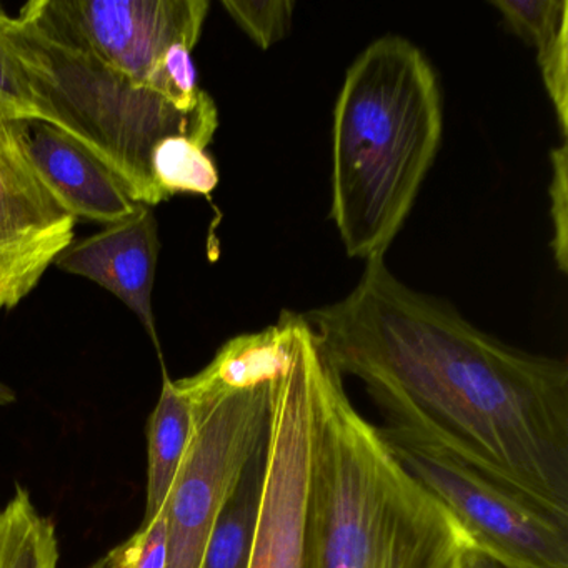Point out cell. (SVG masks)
Returning a JSON list of instances; mask_svg holds the SVG:
<instances>
[{"label":"cell","instance_id":"14","mask_svg":"<svg viewBox=\"0 0 568 568\" xmlns=\"http://www.w3.org/2000/svg\"><path fill=\"white\" fill-rule=\"evenodd\" d=\"M264 468L265 445L251 458L227 504L222 508L199 568H247L264 484Z\"/></svg>","mask_w":568,"mask_h":568},{"label":"cell","instance_id":"3","mask_svg":"<svg viewBox=\"0 0 568 568\" xmlns=\"http://www.w3.org/2000/svg\"><path fill=\"white\" fill-rule=\"evenodd\" d=\"M318 568H464L454 515L394 457L325 362L314 457Z\"/></svg>","mask_w":568,"mask_h":568},{"label":"cell","instance_id":"5","mask_svg":"<svg viewBox=\"0 0 568 568\" xmlns=\"http://www.w3.org/2000/svg\"><path fill=\"white\" fill-rule=\"evenodd\" d=\"M325 357L304 314L294 355L272 384L264 484L247 568H318L314 457Z\"/></svg>","mask_w":568,"mask_h":568},{"label":"cell","instance_id":"16","mask_svg":"<svg viewBox=\"0 0 568 568\" xmlns=\"http://www.w3.org/2000/svg\"><path fill=\"white\" fill-rule=\"evenodd\" d=\"M152 178L165 197L175 194L211 195L219 171L207 148L185 135L162 139L152 152Z\"/></svg>","mask_w":568,"mask_h":568},{"label":"cell","instance_id":"19","mask_svg":"<svg viewBox=\"0 0 568 568\" xmlns=\"http://www.w3.org/2000/svg\"><path fill=\"white\" fill-rule=\"evenodd\" d=\"M222 8L261 49H268L291 31L294 0H224Z\"/></svg>","mask_w":568,"mask_h":568},{"label":"cell","instance_id":"7","mask_svg":"<svg viewBox=\"0 0 568 568\" xmlns=\"http://www.w3.org/2000/svg\"><path fill=\"white\" fill-rule=\"evenodd\" d=\"M272 384L204 407H192L194 435L164 505L165 568L201 567L205 545L222 508L251 458L267 440Z\"/></svg>","mask_w":568,"mask_h":568},{"label":"cell","instance_id":"11","mask_svg":"<svg viewBox=\"0 0 568 568\" xmlns=\"http://www.w3.org/2000/svg\"><path fill=\"white\" fill-rule=\"evenodd\" d=\"M26 152L41 181L75 219L114 224L138 209L114 172L48 122L22 124Z\"/></svg>","mask_w":568,"mask_h":568},{"label":"cell","instance_id":"12","mask_svg":"<svg viewBox=\"0 0 568 568\" xmlns=\"http://www.w3.org/2000/svg\"><path fill=\"white\" fill-rule=\"evenodd\" d=\"M297 318L298 314L284 311L277 324L231 338L207 367L174 381L175 387L195 408L272 384L291 365Z\"/></svg>","mask_w":568,"mask_h":568},{"label":"cell","instance_id":"13","mask_svg":"<svg viewBox=\"0 0 568 568\" xmlns=\"http://www.w3.org/2000/svg\"><path fill=\"white\" fill-rule=\"evenodd\" d=\"M194 427L195 415L191 402L164 372L161 397L149 418L148 494L142 524H149L164 508L187 455Z\"/></svg>","mask_w":568,"mask_h":568},{"label":"cell","instance_id":"8","mask_svg":"<svg viewBox=\"0 0 568 568\" xmlns=\"http://www.w3.org/2000/svg\"><path fill=\"white\" fill-rule=\"evenodd\" d=\"M209 9L207 0H32L22 11L59 41L151 88L174 45L195 49Z\"/></svg>","mask_w":568,"mask_h":568},{"label":"cell","instance_id":"17","mask_svg":"<svg viewBox=\"0 0 568 568\" xmlns=\"http://www.w3.org/2000/svg\"><path fill=\"white\" fill-rule=\"evenodd\" d=\"M505 24L537 52L568 32L567 0H491Z\"/></svg>","mask_w":568,"mask_h":568},{"label":"cell","instance_id":"22","mask_svg":"<svg viewBox=\"0 0 568 568\" xmlns=\"http://www.w3.org/2000/svg\"><path fill=\"white\" fill-rule=\"evenodd\" d=\"M464 568H504L497 561L491 560L487 555L480 554V551L468 548L465 551Z\"/></svg>","mask_w":568,"mask_h":568},{"label":"cell","instance_id":"4","mask_svg":"<svg viewBox=\"0 0 568 568\" xmlns=\"http://www.w3.org/2000/svg\"><path fill=\"white\" fill-rule=\"evenodd\" d=\"M4 31L48 124L65 132L114 172L132 201H169L152 178V152L172 135L209 148L219 128L217 105L181 111L154 89L115 74L45 31L24 11L8 12Z\"/></svg>","mask_w":568,"mask_h":568},{"label":"cell","instance_id":"15","mask_svg":"<svg viewBox=\"0 0 568 568\" xmlns=\"http://www.w3.org/2000/svg\"><path fill=\"white\" fill-rule=\"evenodd\" d=\"M58 565L54 521L42 515L29 490L18 485L14 497L0 508V568H58Z\"/></svg>","mask_w":568,"mask_h":568},{"label":"cell","instance_id":"10","mask_svg":"<svg viewBox=\"0 0 568 568\" xmlns=\"http://www.w3.org/2000/svg\"><path fill=\"white\" fill-rule=\"evenodd\" d=\"M161 241L154 211L139 204L129 217L74 241L55 261L68 274L89 278L124 302L161 348L155 328L152 292Z\"/></svg>","mask_w":568,"mask_h":568},{"label":"cell","instance_id":"1","mask_svg":"<svg viewBox=\"0 0 568 568\" xmlns=\"http://www.w3.org/2000/svg\"><path fill=\"white\" fill-rule=\"evenodd\" d=\"M382 430L448 455L568 524V365L498 341L448 302L367 262L354 291L305 312Z\"/></svg>","mask_w":568,"mask_h":568},{"label":"cell","instance_id":"21","mask_svg":"<svg viewBox=\"0 0 568 568\" xmlns=\"http://www.w3.org/2000/svg\"><path fill=\"white\" fill-rule=\"evenodd\" d=\"M89 568H129V545L128 540L124 544L115 547L114 550L105 554L101 560L95 561Z\"/></svg>","mask_w":568,"mask_h":568},{"label":"cell","instance_id":"2","mask_svg":"<svg viewBox=\"0 0 568 568\" xmlns=\"http://www.w3.org/2000/svg\"><path fill=\"white\" fill-rule=\"evenodd\" d=\"M442 134L440 82L427 55L400 36L372 42L345 74L332 131L331 215L348 257H385Z\"/></svg>","mask_w":568,"mask_h":568},{"label":"cell","instance_id":"9","mask_svg":"<svg viewBox=\"0 0 568 568\" xmlns=\"http://www.w3.org/2000/svg\"><path fill=\"white\" fill-rule=\"evenodd\" d=\"M22 124L0 121V312L34 292L74 242L78 222L36 172Z\"/></svg>","mask_w":568,"mask_h":568},{"label":"cell","instance_id":"18","mask_svg":"<svg viewBox=\"0 0 568 568\" xmlns=\"http://www.w3.org/2000/svg\"><path fill=\"white\" fill-rule=\"evenodd\" d=\"M8 12L0 6V121H45L38 95L19 64L4 31Z\"/></svg>","mask_w":568,"mask_h":568},{"label":"cell","instance_id":"23","mask_svg":"<svg viewBox=\"0 0 568 568\" xmlns=\"http://www.w3.org/2000/svg\"><path fill=\"white\" fill-rule=\"evenodd\" d=\"M18 402V395L4 382H0V407H9V405Z\"/></svg>","mask_w":568,"mask_h":568},{"label":"cell","instance_id":"6","mask_svg":"<svg viewBox=\"0 0 568 568\" xmlns=\"http://www.w3.org/2000/svg\"><path fill=\"white\" fill-rule=\"evenodd\" d=\"M405 470L464 528L471 548L504 568H568V524L462 462L378 427Z\"/></svg>","mask_w":568,"mask_h":568},{"label":"cell","instance_id":"20","mask_svg":"<svg viewBox=\"0 0 568 568\" xmlns=\"http://www.w3.org/2000/svg\"><path fill=\"white\" fill-rule=\"evenodd\" d=\"M568 148L551 151V221H554V257L561 272L568 268Z\"/></svg>","mask_w":568,"mask_h":568}]
</instances>
